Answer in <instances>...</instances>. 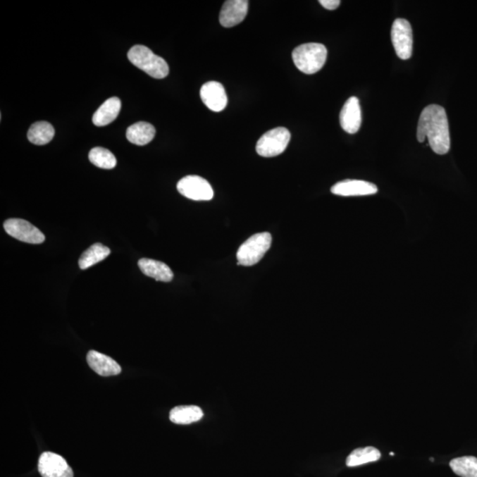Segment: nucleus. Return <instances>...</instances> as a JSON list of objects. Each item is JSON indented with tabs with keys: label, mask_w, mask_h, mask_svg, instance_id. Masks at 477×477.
Wrapping results in <instances>:
<instances>
[{
	"label": "nucleus",
	"mask_w": 477,
	"mask_h": 477,
	"mask_svg": "<svg viewBox=\"0 0 477 477\" xmlns=\"http://www.w3.org/2000/svg\"><path fill=\"white\" fill-rule=\"evenodd\" d=\"M87 363L97 374L102 377H111L120 373V364L113 358L97 351H89L87 354Z\"/></svg>",
	"instance_id": "obj_14"
},
{
	"label": "nucleus",
	"mask_w": 477,
	"mask_h": 477,
	"mask_svg": "<svg viewBox=\"0 0 477 477\" xmlns=\"http://www.w3.org/2000/svg\"><path fill=\"white\" fill-rule=\"evenodd\" d=\"M169 417L173 423L190 424L203 419L204 412L197 406H179L171 410Z\"/></svg>",
	"instance_id": "obj_18"
},
{
	"label": "nucleus",
	"mask_w": 477,
	"mask_h": 477,
	"mask_svg": "<svg viewBox=\"0 0 477 477\" xmlns=\"http://www.w3.org/2000/svg\"><path fill=\"white\" fill-rule=\"evenodd\" d=\"M381 457V452L373 447L355 449L347 459V466H357L367 463L378 461Z\"/></svg>",
	"instance_id": "obj_21"
},
{
	"label": "nucleus",
	"mask_w": 477,
	"mask_h": 477,
	"mask_svg": "<svg viewBox=\"0 0 477 477\" xmlns=\"http://www.w3.org/2000/svg\"><path fill=\"white\" fill-rule=\"evenodd\" d=\"M271 233H261L250 237L237 252L239 266H253L260 262L271 245Z\"/></svg>",
	"instance_id": "obj_4"
},
{
	"label": "nucleus",
	"mask_w": 477,
	"mask_h": 477,
	"mask_svg": "<svg viewBox=\"0 0 477 477\" xmlns=\"http://www.w3.org/2000/svg\"><path fill=\"white\" fill-rule=\"evenodd\" d=\"M121 102L118 97H111L94 113L92 120L97 127L107 126L116 120L120 113Z\"/></svg>",
	"instance_id": "obj_15"
},
{
	"label": "nucleus",
	"mask_w": 477,
	"mask_h": 477,
	"mask_svg": "<svg viewBox=\"0 0 477 477\" xmlns=\"http://www.w3.org/2000/svg\"><path fill=\"white\" fill-rule=\"evenodd\" d=\"M200 96L205 106L213 111H221L228 104L224 86L218 82H208L202 86Z\"/></svg>",
	"instance_id": "obj_11"
},
{
	"label": "nucleus",
	"mask_w": 477,
	"mask_h": 477,
	"mask_svg": "<svg viewBox=\"0 0 477 477\" xmlns=\"http://www.w3.org/2000/svg\"><path fill=\"white\" fill-rule=\"evenodd\" d=\"M156 130L151 124L138 123L132 125L127 130L128 140L135 145L144 146L149 144L155 137Z\"/></svg>",
	"instance_id": "obj_17"
},
{
	"label": "nucleus",
	"mask_w": 477,
	"mask_h": 477,
	"mask_svg": "<svg viewBox=\"0 0 477 477\" xmlns=\"http://www.w3.org/2000/svg\"><path fill=\"white\" fill-rule=\"evenodd\" d=\"M139 268L146 276L155 278L156 281L170 282L173 280V273L167 264L159 261L142 259L138 262Z\"/></svg>",
	"instance_id": "obj_16"
},
{
	"label": "nucleus",
	"mask_w": 477,
	"mask_h": 477,
	"mask_svg": "<svg viewBox=\"0 0 477 477\" xmlns=\"http://www.w3.org/2000/svg\"><path fill=\"white\" fill-rule=\"evenodd\" d=\"M6 232L18 241L40 244L45 240L44 233L30 222L20 218H10L4 223Z\"/></svg>",
	"instance_id": "obj_8"
},
{
	"label": "nucleus",
	"mask_w": 477,
	"mask_h": 477,
	"mask_svg": "<svg viewBox=\"0 0 477 477\" xmlns=\"http://www.w3.org/2000/svg\"><path fill=\"white\" fill-rule=\"evenodd\" d=\"M177 190L183 197L194 201H210L214 196L211 184L197 175L184 177L178 182Z\"/></svg>",
	"instance_id": "obj_7"
},
{
	"label": "nucleus",
	"mask_w": 477,
	"mask_h": 477,
	"mask_svg": "<svg viewBox=\"0 0 477 477\" xmlns=\"http://www.w3.org/2000/svg\"><path fill=\"white\" fill-rule=\"evenodd\" d=\"M416 137L420 142L427 138L430 148L438 155H445L450 151V130L443 107L430 104L424 108L420 115Z\"/></svg>",
	"instance_id": "obj_1"
},
{
	"label": "nucleus",
	"mask_w": 477,
	"mask_h": 477,
	"mask_svg": "<svg viewBox=\"0 0 477 477\" xmlns=\"http://www.w3.org/2000/svg\"><path fill=\"white\" fill-rule=\"evenodd\" d=\"M391 37L397 55L406 61L412 56L413 30L409 20L397 19L392 24Z\"/></svg>",
	"instance_id": "obj_6"
},
{
	"label": "nucleus",
	"mask_w": 477,
	"mask_h": 477,
	"mask_svg": "<svg viewBox=\"0 0 477 477\" xmlns=\"http://www.w3.org/2000/svg\"><path fill=\"white\" fill-rule=\"evenodd\" d=\"M292 56L299 70L306 75H313L321 70L326 64L327 49L321 44H305L296 47Z\"/></svg>",
	"instance_id": "obj_2"
},
{
	"label": "nucleus",
	"mask_w": 477,
	"mask_h": 477,
	"mask_svg": "<svg viewBox=\"0 0 477 477\" xmlns=\"http://www.w3.org/2000/svg\"><path fill=\"white\" fill-rule=\"evenodd\" d=\"M340 126L348 134L359 131L361 125V111L359 99L352 97L345 103L340 114Z\"/></svg>",
	"instance_id": "obj_12"
},
{
	"label": "nucleus",
	"mask_w": 477,
	"mask_h": 477,
	"mask_svg": "<svg viewBox=\"0 0 477 477\" xmlns=\"http://www.w3.org/2000/svg\"><path fill=\"white\" fill-rule=\"evenodd\" d=\"M330 191L340 197H364L377 193L378 187L365 180H346L335 184Z\"/></svg>",
	"instance_id": "obj_13"
},
{
	"label": "nucleus",
	"mask_w": 477,
	"mask_h": 477,
	"mask_svg": "<svg viewBox=\"0 0 477 477\" xmlns=\"http://www.w3.org/2000/svg\"><path fill=\"white\" fill-rule=\"evenodd\" d=\"M111 254V250L107 247L96 243L82 254L79 259V266L82 270L88 269L94 264L102 262Z\"/></svg>",
	"instance_id": "obj_20"
},
{
	"label": "nucleus",
	"mask_w": 477,
	"mask_h": 477,
	"mask_svg": "<svg viewBox=\"0 0 477 477\" xmlns=\"http://www.w3.org/2000/svg\"><path fill=\"white\" fill-rule=\"evenodd\" d=\"M128 57L132 64L153 78H166L169 74L168 64L165 59L153 54L144 45H135L128 51Z\"/></svg>",
	"instance_id": "obj_3"
},
{
	"label": "nucleus",
	"mask_w": 477,
	"mask_h": 477,
	"mask_svg": "<svg viewBox=\"0 0 477 477\" xmlns=\"http://www.w3.org/2000/svg\"><path fill=\"white\" fill-rule=\"evenodd\" d=\"M290 138V132L285 128H277L268 131L257 142V154L264 158L280 155L287 149Z\"/></svg>",
	"instance_id": "obj_5"
},
{
	"label": "nucleus",
	"mask_w": 477,
	"mask_h": 477,
	"mask_svg": "<svg viewBox=\"0 0 477 477\" xmlns=\"http://www.w3.org/2000/svg\"><path fill=\"white\" fill-rule=\"evenodd\" d=\"M89 159L99 168L113 169L117 165V159L113 153L102 147L93 148L89 151Z\"/></svg>",
	"instance_id": "obj_23"
},
{
	"label": "nucleus",
	"mask_w": 477,
	"mask_h": 477,
	"mask_svg": "<svg viewBox=\"0 0 477 477\" xmlns=\"http://www.w3.org/2000/svg\"><path fill=\"white\" fill-rule=\"evenodd\" d=\"M390 455L393 456V455H395V454H393V452H390Z\"/></svg>",
	"instance_id": "obj_25"
},
{
	"label": "nucleus",
	"mask_w": 477,
	"mask_h": 477,
	"mask_svg": "<svg viewBox=\"0 0 477 477\" xmlns=\"http://www.w3.org/2000/svg\"><path fill=\"white\" fill-rule=\"evenodd\" d=\"M319 3L323 8L328 10H335L340 5V0H320Z\"/></svg>",
	"instance_id": "obj_24"
},
{
	"label": "nucleus",
	"mask_w": 477,
	"mask_h": 477,
	"mask_svg": "<svg viewBox=\"0 0 477 477\" xmlns=\"http://www.w3.org/2000/svg\"><path fill=\"white\" fill-rule=\"evenodd\" d=\"M450 466L459 476L477 477V458L473 456L454 459L450 462Z\"/></svg>",
	"instance_id": "obj_22"
},
{
	"label": "nucleus",
	"mask_w": 477,
	"mask_h": 477,
	"mask_svg": "<svg viewBox=\"0 0 477 477\" xmlns=\"http://www.w3.org/2000/svg\"><path fill=\"white\" fill-rule=\"evenodd\" d=\"M248 9V0H228L222 6L219 23L225 27L238 25L244 20Z\"/></svg>",
	"instance_id": "obj_10"
},
{
	"label": "nucleus",
	"mask_w": 477,
	"mask_h": 477,
	"mask_svg": "<svg viewBox=\"0 0 477 477\" xmlns=\"http://www.w3.org/2000/svg\"><path fill=\"white\" fill-rule=\"evenodd\" d=\"M38 471L43 477H74V473L65 459L51 452L41 454Z\"/></svg>",
	"instance_id": "obj_9"
},
{
	"label": "nucleus",
	"mask_w": 477,
	"mask_h": 477,
	"mask_svg": "<svg viewBox=\"0 0 477 477\" xmlns=\"http://www.w3.org/2000/svg\"><path fill=\"white\" fill-rule=\"evenodd\" d=\"M55 135L54 128L47 121H39L31 125L27 132V139L33 144L45 145L49 144Z\"/></svg>",
	"instance_id": "obj_19"
}]
</instances>
